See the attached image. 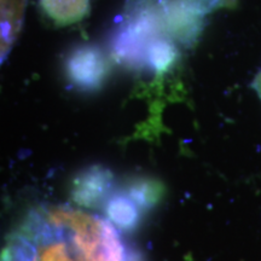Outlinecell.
<instances>
[{"mask_svg": "<svg viewBox=\"0 0 261 261\" xmlns=\"http://www.w3.org/2000/svg\"><path fill=\"white\" fill-rule=\"evenodd\" d=\"M65 74L74 87L91 92L102 87L108 74V64L99 48L80 46L67 57Z\"/></svg>", "mask_w": 261, "mask_h": 261, "instance_id": "1", "label": "cell"}, {"mask_svg": "<svg viewBox=\"0 0 261 261\" xmlns=\"http://www.w3.org/2000/svg\"><path fill=\"white\" fill-rule=\"evenodd\" d=\"M114 174L104 166L94 165L77 173L70 187V197L75 204L96 208L106 203L112 195Z\"/></svg>", "mask_w": 261, "mask_h": 261, "instance_id": "2", "label": "cell"}, {"mask_svg": "<svg viewBox=\"0 0 261 261\" xmlns=\"http://www.w3.org/2000/svg\"><path fill=\"white\" fill-rule=\"evenodd\" d=\"M37 261H85L70 243V241L58 242L40 247Z\"/></svg>", "mask_w": 261, "mask_h": 261, "instance_id": "6", "label": "cell"}, {"mask_svg": "<svg viewBox=\"0 0 261 261\" xmlns=\"http://www.w3.org/2000/svg\"><path fill=\"white\" fill-rule=\"evenodd\" d=\"M165 185L151 177L130 178L123 190L142 212H150L158 207L165 197Z\"/></svg>", "mask_w": 261, "mask_h": 261, "instance_id": "4", "label": "cell"}, {"mask_svg": "<svg viewBox=\"0 0 261 261\" xmlns=\"http://www.w3.org/2000/svg\"><path fill=\"white\" fill-rule=\"evenodd\" d=\"M252 86L254 87V90L256 91L257 96H259V98L261 99V71L255 76V79H254Z\"/></svg>", "mask_w": 261, "mask_h": 261, "instance_id": "7", "label": "cell"}, {"mask_svg": "<svg viewBox=\"0 0 261 261\" xmlns=\"http://www.w3.org/2000/svg\"><path fill=\"white\" fill-rule=\"evenodd\" d=\"M40 247L21 230L9 234L2 253V261H37Z\"/></svg>", "mask_w": 261, "mask_h": 261, "instance_id": "5", "label": "cell"}, {"mask_svg": "<svg viewBox=\"0 0 261 261\" xmlns=\"http://www.w3.org/2000/svg\"><path fill=\"white\" fill-rule=\"evenodd\" d=\"M108 219L123 232H132L140 224V210L125 192H115L104 203Z\"/></svg>", "mask_w": 261, "mask_h": 261, "instance_id": "3", "label": "cell"}]
</instances>
